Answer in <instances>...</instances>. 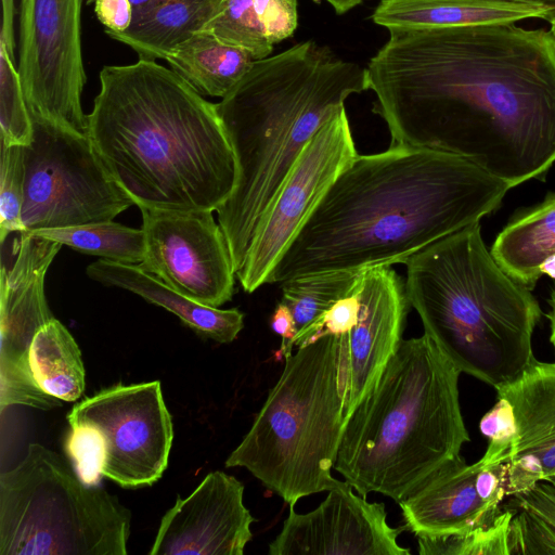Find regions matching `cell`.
Here are the masks:
<instances>
[{
    "label": "cell",
    "mask_w": 555,
    "mask_h": 555,
    "mask_svg": "<svg viewBox=\"0 0 555 555\" xmlns=\"http://www.w3.org/2000/svg\"><path fill=\"white\" fill-rule=\"evenodd\" d=\"M371 57L391 144L465 158L512 188L555 163V35L515 23L392 28Z\"/></svg>",
    "instance_id": "1"
},
{
    "label": "cell",
    "mask_w": 555,
    "mask_h": 555,
    "mask_svg": "<svg viewBox=\"0 0 555 555\" xmlns=\"http://www.w3.org/2000/svg\"><path fill=\"white\" fill-rule=\"evenodd\" d=\"M512 186L446 152L390 144L358 154L275 264L268 283L404 263L493 211Z\"/></svg>",
    "instance_id": "2"
},
{
    "label": "cell",
    "mask_w": 555,
    "mask_h": 555,
    "mask_svg": "<svg viewBox=\"0 0 555 555\" xmlns=\"http://www.w3.org/2000/svg\"><path fill=\"white\" fill-rule=\"evenodd\" d=\"M87 134L139 208L217 211L236 182V160L217 111L155 61L106 65Z\"/></svg>",
    "instance_id": "3"
},
{
    "label": "cell",
    "mask_w": 555,
    "mask_h": 555,
    "mask_svg": "<svg viewBox=\"0 0 555 555\" xmlns=\"http://www.w3.org/2000/svg\"><path fill=\"white\" fill-rule=\"evenodd\" d=\"M365 90V67L308 40L254 61L216 104L237 169L231 195L217 209L235 273L305 146L348 96Z\"/></svg>",
    "instance_id": "4"
},
{
    "label": "cell",
    "mask_w": 555,
    "mask_h": 555,
    "mask_svg": "<svg viewBox=\"0 0 555 555\" xmlns=\"http://www.w3.org/2000/svg\"><path fill=\"white\" fill-rule=\"evenodd\" d=\"M404 264L406 297L424 334L461 373L499 390L537 362L532 334L540 306L487 249L479 222L434 242Z\"/></svg>",
    "instance_id": "5"
},
{
    "label": "cell",
    "mask_w": 555,
    "mask_h": 555,
    "mask_svg": "<svg viewBox=\"0 0 555 555\" xmlns=\"http://www.w3.org/2000/svg\"><path fill=\"white\" fill-rule=\"evenodd\" d=\"M461 372L433 339H403L374 390L346 423L334 468L362 496L400 502L470 440Z\"/></svg>",
    "instance_id": "6"
},
{
    "label": "cell",
    "mask_w": 555,
    "mask_h": 555,
    "mask_svg": "<svg viewBox=\"0 0 555 555\" xmlns=\"http://www.w3.org/2000/svg\"><path fill=\"white\" fill-rule=\"evenodd\" d=\"M250 429L225 460L244 467L288 505L330 491L344 430L345 354L337 335L298 347L284 359Z\"/></svg>",
    "instance_id": "7"
},
{
    "label": "cell",
    "mask_w": 555,
    "mask_h": 555,
    "mask_svg": "<svg viewBox=\"0 0 555 555\" xmlns=\"http://www.w3.org/2000/svg\"><path fill=\"white\" fill-rule=\"evenodd\" d=\"M131 512L39 443L0 475V555H126Z\"/></svg>",
    "instance_id": "8"
},
{
    "label": "cell",
    "mask_w": 555,
    "mask_h": 555,
    "mask_svg": "<svg viewBox=\"0 0 555 555\" xmlns=\"http://www.w3.org/2000/svg\"><path fill=\"white\" fill-rule=\"evenodd\" d=\"M23 146L26 231L111 221L134 205L114 180L88 134L33 118Z\"/></svg>",
    "instance_id": "9"
},
{
    "label": "cell",
    "mask_w": 555,
    "mask_h": 555,
    "mask_svg": "<svg viewBox=\"0 0 555 555\" xmlns=\"http://www.w3.org/2000/svg\"><path fill=\"white\" fill-rule=\"evenodd\" d=\"M83 0H20L17 72L33 118L87 134Z\"/></svg>",
    "instance_id": "10"
},
{
    "label": "cell",
    "mask_w": 555,
    "mask_h": 555,
    "mask_svg": "<svg viewBox=\"0 0 555 555\" xmlns=\"http://www.w3.org/2000/svg\"><path fill=\"white\" fill-rule=\"evenodd\" d=\"M67 421L69 427L89 426L101 435L103 477L137 489L163 476L173 424L158 380L102 389L76 403Z\"/></svg>",
    "instance_id": "11"
},
{
    "label": "cell",
    "mask_w": 555,
    "mask_h": 555,
    "mask_svg": "<svg viewBox=\"0 0 555 555\" xmlns=\"http://www.w3.org/2000/svg\"><path fill=\"white\" fill-rule=\"evenodd\" d=\"M358 155L345 106L334 111L305 146L255 230L236 272L246 293L269 278L279 259L338 175Z\"/></svg>",
    "instance_id": "12"
},
{
    "label": "cell",
    "mask_w": 555,
    "mask_h": 555,
    "mask_svg": "<svg viewBox=\"0 0 555 555\" xmlns=\"http://www.w3.org/2000/svg\"><path fill=\"white\" fill-rule=\"evenodd\" d=\"M62 244L20 233L15 260L0 274V409L22 404L40 410L62 405L37 385L28 360L36 333L53 315L44 295L47 271Z\"/></svg>",
    "instance_id": "13"
},
{
    "label": "cell",
    "mask_w": 555,
    "mask_h": 555,
    "mask_svg": "<svg viewBox=\"0 0 555 555\" xmlns=\"http://www.w3.org/2000/svg\"><path fill=\"white\" fill-rule=\"evenodd\" d=\"M140 210L145 253L138 266L202 305L230 301L236 273L212 211Z\"/></svg>",
    "instance_id": "14"
},
{
    "label": "cell",
    "mask_w": 555,
    "mask_h": 555,
    "mask_svg": "<svg viewBox=\"0 0 555 555\" xmlns=\"http://www.w3.org/2000/svg\"><path fill=\"white\" fill-rule=\"evenodd\" d=\"M341 481L306 514L289 513L269 545L270 555H410L397 538L403 528L387 522L383 503H370Z\"/></svg>",
    "instance_id": "15"
},
{
    "label": "cell",
    "mask_w": 555,
    "mask_h": 555,
    "mask_svg": "<svg viewBox=\"0 0 555 555\" xmlns=\"http://www.w3.org/2000/svg\"><path fill=\"white\" fill-rule=\"evenodd\" d=\"M244 486L221 470L209 473L163 516L151 555H243L255 521Z\"/></svg>",
    "instance_id": "16"
},
{
    "label": "cell",
    "mask_w": 555,
    "mask_h": 555,
    "mask_svg": "<svg viewBox=\"0 0 555 555\" xmlns=\"http://www.w3.org/2000/svg\"><path fill=\"white\" fill-rule=\"evenodd\" d=\"M356 326L343 334L346 345L344 427L374 390L402 340L410 302L405 283L391 266L365 270L359 282Z\"/></svg>",
    "instance_id": "17"
},
{
    "label": "cell",
    "mask_w": 555,
    "mask_h": 555,
    "mask_svg": "<svg viewBox=\"0 0 555 555\" xmlns=\"http://www.w3.org/2000/svg\"><path fill=\"white\" fill-rule=\"evenodd\" d=\"M514 410L517 439L506 462V496L555 479V363L537 362L496 390Z\"/></svg>",
    "instance_id": "18"
},
{
    "label": "cell",
    "mask_w": 555,
    "mask_h": 555,
    "mask_svg": "<svg viewBox=\"0 0 555 555\" xmlns=\"http://www.w3.org/2000/svg\"><path fill=\"white\" fill-rule=\"evenodd\" d=\"M481 461L466 464L460 455L447 461L398 502L404 529L418 537L464 532L492 521L502 509L476 490Z\"/></svg>",
    "instance_id": "19"
},
{
    "label": "cell",
    "mask_w": 555,
    "mask_h": 555,
    "mask_svg": "<svg viewBox=\"0 0 555 555\" xmlns=\"http://www.w3.org/2000/svg\"><path fill=\"white\" fill-rule=\"evenodd\" d=\"M86 272L102 285L129 291L165 308L197 334L217 343L233 341L244 327L245 315L238 309H220L196 302L138 264L99 259L89 264Z\"/></svg>",
    "instance_id": "20"
},
{
    "label": "cell",
    "mask_w": 555,
    "mask_h": 555,
    "mask_svg": "<svg viewBox=\"0 0 555 555\" xmlns=\"http://www.w3.org/2000/svg\"><path fill=\"white\" fill-rule=\"evenodd\" d=\"M542 7L495 0H382L371 18L382 27L433 28L545 20Z\"/></svg>",
    "instance_id": "21"
},
{
    "label": "cell",
    "mask_w": 555,
    "mask_h": 555,
    "mask_svg": "<svg viewBox=\"0 0 555 555\" xmlns=\"http://www.w3.org/2000/svg\"><path fill=\"white\" fill-rule=\"evenodd\" d=\"M223 0H160L133 13L121 33H106L130 47L140 60H165L220 11Z\"/></svg>",
    "instance_id": "22"
},
{
    "label": "cell",
    "mask_w": 555,
    "mask_h": 555,
    "mask_svg": "<svg viewBox=\"0 0 555 555\" xmlns=\"http://www.w3.org/2000/svg\"><path fill=\"white\" fill-rule=\"evenodd\" d=\"M165 61L199 94L223 98L255 61L236 47L201 30L179 46Z\"/></svg>",
    "instance_id": "23"
},
{
    "label": "cell",
    "mask_w": 555,
    "mask_h": 555,
    "mask_svg": "<svg viewBox=\"0 0 555 555\" xmlns=\"http://www.w3.org/2000/svg\"><path fill=\"white\" fill-rule=\"evenodd\" d=\"M491 253L515 280L533 285L543 264L555 257V196L506 225Z\"/></svg>",
    "instance_id": "24"
},
{
    "label": "cell",
    "mask_w": 555,
    "mask_h": 555,
    "mask_svg": "<svg viewBox=\"0 0 555 555\" xmlns=\"http://www.w3.org/2000/svg\"><path fill=\"white\" fill-rule=\"evenodd\" d=\"M28 360L42 391L62 401H75L81 397L86 387L81 351L59 320L51 319L36 333Z\"/></svg>",
    "instance_id": "25"
},
{
    "label": "cell",
    "mask_w": 555,
    "mask_h": 555,
    "mask_svg": "<svg viewBox=\"0 0 555 555\" xmlns=\"http://www.w3.org/2000/svg\"><path fill=\"white\" fill-rule=\"evenodd\" d=\"M79 253L101 259L139 264L145 253L144 232L111 221L30 231Z\"/></svg>",
    "instance_id": "26"
},
{
    "label": "cell",
    "mask_w": 555,
    "mask_h": 555,
    "mask_svg": "<svg viewBox=\"0 0 555 555\" xmlns=\"http://www.w3.org/2000/svg\"><path fill=\"white\" fill-rule=\"evenodd\" d=\"M362 272H324L281 283L282 300L289 307L296 322V347L304 344L309 331L321 317L352 289Z\"/></svg>",
    "instance_id": "27"
},
{
    "label": "cell",
    "mask_w": 555,
    "mask_h": 555,
    "mask_svg": "<svg viewBox=\"0 0 555 555\" xmlns=\"http://www.w3.org/2000/svg\"><path fill=\"white\" fill-rule=\"evenodd\" d=\"M508 506L519 511L517 530L525 555L555 554V479L514 494Z\"/></svg>",
    "instance_id": "28"
},
{
    "label": "cell",
    "mask_w": 555,
    "mask_h": 555,
    "mask_svg": "<svg viewBox=\"0 0 555 555\" xmlns=\"http://www.w3.org/2000/svg\"><path fill=\"white\" fill-rule=\"evenodd\" d=\"M514 507L503 505L490 522L474 529L435 537H418L422 555H511V524Z\"/></svg>",
    "instance_id": "29"
},
{
    "label": "cell",
    "mask_w": 555,
    "mask_h": 555,
    "mask_svg": "<svg viewBox=\"0 0 555 555\" xmlns=\"http://www.w3.org/2000/svg\"><path fill=\"white\" fill-rule=\"evenodd\" d=\"M203 30L223 43L248 52L255 61L269 56L273 51V44L256 15L253 0H223L219 13Z\"/></svg>",
    "instance_id": "30"
},
{
    "label": "cell",
    "mask_w": 555,
    "mask_h": 555,
    "mask_svg": "<svg viewBox=\"0 0 555 555\" xmlns=\"http://www.w3.org/2000/svg\"><path fill=\"white\" fill-rule=\"evenodd\" d=\"M0 141L26 146L33 139V119L15 61L0 37Z\"/></svg>",
    "instance_id": "31"
},
{
    "label": "cell",
    "mask_w": 555,
    "mask_h": 555,
    "mask_svg": "<svg viewBox=\"0 0 555 555\" xmlns=\"http://www.w3.org/2000/svg\"><path fill=\"white\" fill-rule=\"evenodd\" d=\"M1 144L0 157V240L3 243L12 232H24L25 167L23 146Z\"/></svg>",
    "instance_id": "32"
},
{
    "label": "cell",
    "mask_w": 555,
    "mask_h": 555,
    "mask_svg": "<svg viewBox=\"0 0 555 555\" xmlns=\"http://www.w3.org/2000/svg\"><path fill=\"white\" fill-rule=\"evenodd\" d=\"M479 428L489 439L482 459L488 463H506L517 439V425L511 402L498 396L496 403L480 420Z\"/></svg>",
    "instance_id": "33"
},
{
    "label": "cell",
    "mask_w": 555,
    "mask_h": 555,
    "mask_svg": "<svg viewBox=\"0 0 555 555\" xmlns=\"http://www.w3.org/2000/svg\"><path fill=\"white\" fill-rule=\"evenodd\" d=\"M65 451L79 478L86 485L98 486L103 477V443L98 430L89 426H72Z\"/></svg>",
    "instance_id": "34"
},
{
    "label": "cell",
    "mask_w": 555,
    "mask_h": 555,
    "mask_svg": "<svg viewBox=\"0 0 555 555\" xmlns=\"http://www.w3.org/2000/svg\"><path fill=\"white\" fill-rule=\"evenodd\" d=\"M360 278L361 275L352 289L337 300L311 327L301 346L309 345L326 335L347 334L356 326L360 312Z\"/></svg>",
    "instance_id": "35"
},
{
    "label": "cell",
    "mask_w": 555,
    "mask_h": 555,
    "mask_svg": "<svg viewBox=\"0 0 555 555\" xmlns=\"http://www.w3.org/2000/svg\"><path fill=\"white\" fill-rule=\"evenodd\" d=\"M253 5L273 46L293 36L298 26L297 0H253Z\"/></svg>",
    "instance_id": "36"
},
{
    "label": "cell",
    "mask_w": 555,
    "mask_h": 555,
    "mask_svg": "<svg viewBox=\"0 0 555 555\" xmlns=\"http://www.w3.org/2000/svg\"><path fill=\"white\" fill-rule=\"evenodd\" d=\"M481 467L476 477V490L489 505L499 507L506 496V463H488L482 457Z\"/></svg>",
    "instance_id": "37"
},
{
    "label": "cell",
    "mask_w": 555,
    "mask_h": 555,
    "mask_svg": "<svg viewBox=\"0 0 555 555\" xmlns=\"http://www.w3.org/2000/svg\"><path fill=\"white\" fill-rule=\"evenodd\" d=\"M87 4H93V11L105 26V33H121L132 22L133 7L130 0H87Z\"/></svg>",
    "instance_id": "38"
},
{
    "label": "cell",
    "mask_w": 555,
    "mask_h": 555,
    "mask_svg": "<svg viewBox=\"0 0 555 555\" xmlns=\"http://www.w3.org/2000/svg\"><path fill=\"white\" fill-rule=\"evenodd\" d=\"M270 325L272 331L282 337V344L276 354L283 356L284 359L292 356L294 339L297 333L296 322L289 307L281 300L271 317Z\"/></svg>",
    "instance_id": "39"
},
{
    "label": "cell",
    "mask_w": 555,
    "mask_h": 555,
    "mask_svg": "<svg viewBox=\"0 0 555 555\" xmlns=\"http://www.w3.org/2000/svg\"><path fill=\"white\" fill-rule=\"evenodd\" d=\"M14 0H2V23L0 37L3 38L10 56L15 60L16 40L14 33Z\"/></svg>",
    "instance_id": "40"
},
{
    "label": "cell",
    "mask_w": 555,
    "mask_h": 555,
    "mask_svg": "<svg viewBox=\"0 0 555 555\" xmlns=\"http://www.w3.org/2000/svg\"><path fill=\"white\" fill-rule=\"evenodd\" d=\"M331 4L337 15L347 13L356 8L360 2L358 0H325Z\"/></svg>",
    "instance_id": "41"
},
{
    "label": "cell",
    "mask_w": 555,
    "mask_h": 555,
    "mask_svg": "<svg viewBox=\"0 0 555 555\" xmlns=\"http://www.w3.org/2000/svg\"><path fill=\"white\" fill-rule=\"evenodd\" d=\"M507 3L535 5L547 9L548 11H555V0H495Z\"/></svg>",
    "instance_id": "42"
},
{
    "label": "cell",
    "mask_w": 555,
    "mask_h": 555,
    "mask_svg": "<svg viewBox=\"0 0 555 555\" xmlns=\"http://www.w3.org/2000/svg\"><path fill=\"white\" fill-rule=\"evenodd\" d=\"M133 7V13L139 12L145 8H149L160 0H130Z\"/></svg>",
    "instance_id": "43"
},
{
    "label": "cell",
    "mask_w": 555,
    "mask_h": 555,
    "mask_svg": "<svg viewBox=\"0 0 555 555\" xmlns=\"http://www.w3.org/2000/svg\"><path fill=\"white\" fill-rule=\"evenodd\" d=\"M550 320H551V336H550V340L555 349V296L553 298V301H552V312L550 314Z\"/></svg>",
    "instance_id": "44"
},
{
    "label": "cell",
    "mask_w": 555,
    "mask_h": 555,
    "mask_svg": "<svg viewBox=\"0 0 555 555\" xmlns=\"http://www.w3.org/2000/svg\"><path fill=\"white\" fill-rule=\"evenodd\" d=\"M542 273H547L555 278V257L548 259L542 267Z\"/></svg>",
    "instance_id": "45"
},
{
    "label": "cell",
    "mask_w": 555,
    "mask_h": 555,
    "mask_svg": "<svg viewBox=\"0 0 555 555\" xmlns=\"http://www.w3.org/2000/svg\"><path fill=\"white\" fill-rule=\"evenodd\" d=\"M360 3L363 1V0H358Z\"/></svg>",
    "instance_id": "46"
}]
</instances>
